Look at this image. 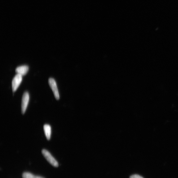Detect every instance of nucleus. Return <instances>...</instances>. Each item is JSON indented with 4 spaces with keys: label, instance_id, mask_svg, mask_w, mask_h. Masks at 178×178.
<instances>
[{
    "label": "nucleus",
    "instance_id": "7",
    "mask_svg": "<svg viewBox=\"0 0 178 178\" xmlns=\"http://www.w3.org/2000/svg\"><path fill=\"white\" fill-rule=\"evenodd\" d=\"M36 176L32 173L27 172H24L22 175L23 178H36Z\"/></svg>",
    "mask_w": 178,
    "mask_h": 178
},
{
    "label": "nucleus",
    "instance_id": "9",
    "mask_svg": "<svg viewBox=\"0 0 178 178\" xmlns=\"http://www.w3.org/2000/svg\"><path fill=\"white\" fill-rule=\"evenodd\" d=\"M36 178H44L43 177L39 176H37Z\"/></svg>",
    "mask_w": 178,
    "mask_h": 178
},
{
    "label": "nucleus",
    "instance_id": "4",
    "mask_svg": "<svg viewBox=\"0 0 178 178\" xmlns=\"http://www.w3.org/2000/svg\"><path fill=\"white\" fill-rule=\"evenodd\" d=\"M22 80V75L20 74H17L12 81V86L13 92H15L19 87Z\"/></svg>",
    "mask_w": 178,
    "mask_h": 178
},
{
    "label": "nucleus",
    "instance_id": "8",
    "mask_svg": "<svg viewBox=\"0 0 178 178\" xmlns=\"http://www.w3.org/2000/svg\"><path fill=\"white\" fill-rule=\"evenodd\" d=\"M130 178H144L141 176L138 175H134L131 176Z\"/></svg>",
    "mask_w": 178,
    "mask_h": 178
},
{
    "label": "nucleus",
    "instance_id": "2",
    "mask_svg": "<svg viewBox=\"0 0 178 178\" xmlns=\"http://www.w3.org/2000/svg\"><path fill=\"white\" fill-rule=\"evenodd\" d=\"M29 96L28 92H25L22 97L21 101V113L24 114L29 104Z\"/></svg>",
    "mask_w": 178,
    "mask_h": 178
},
{
    "label": "nucleus",
    "instance_id": "6",
    "mask_svg": "<svg viewBox=\"0 0 178 178\" xmlns=\"http://www.w3.org/2000/svg\"><path fill=\"white\" fill-rule=\"evenodd\" d=\"M44 130L47 139L49 140L51 139V127L48 124H45L44 126Z\"/></svg>",
    "mask_w": 178,
    "mask_h": 178
},
{
    "label": "nucleus",
    "instance_id": "5",
    "mask_svg": "<svg viewBox=\"0 0 178 178\" xmlns=\"http://www.w3.org/2000/svg\"><path fill=\"white\" fill-rule=\"evenodd\" d=\"M29 68L28 66L23 65L18 67L16 69V72L21 75H24L26 74L28 72Z\"/></svg>",
    "mask_w": 178,
    "mask_h": 178
},
{
    "label": "nucleus",
    "instance_id": "3",
    "mask_svg": "<svg viewBox=\"0 0 178 178\" xmlns=\"http://www.w3.org/2000/svg\"><path fill=\"white\" fill-rule=\"evenodd\" d=\"M48 83L53 94H54L56 99V100H59L60 98V95L55 80L52 78H49L48 80Z\"/></svg>",
    "mask_w": 178,
    "mask_h": 178
},
{
    "label": "nucleus",
    "instance_id": "1",
    "mask_svg": "<svg viewBox=\"0 0 178 178\" xmlns=\"http://www.w3.org/2000/svg\"><path fill=\"white\" fill-rule=\"evenodd\" d=\"M42 153L44 157H45L47 161L52 166L56 167L59 166L58 163L49 151L44 149L42 150Z\"/></svg>",
    "mask_w": 178,
    "mask_h": 178
}]
</instances>
